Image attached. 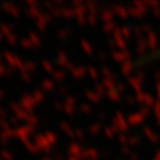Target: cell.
I'll return each mask as SVG.
<instances>
[{"instance_id": "obj_1", "label": "cell", "mask_w": 160, "mask_h": 160, "mask_svg": "<svg viewBox=\"0 0 160 160\" xmlns=\"http://www.w3.org/2000/svg\"><path fill=\"white\" fill-rule=\"evenodd\" d=\"M159 55H160V52H159Z\"/></svg>"}]
</instances>
